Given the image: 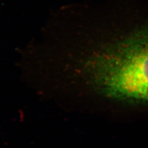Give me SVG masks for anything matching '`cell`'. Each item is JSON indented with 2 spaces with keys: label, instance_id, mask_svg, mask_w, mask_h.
Listing matches in <instances>:
<instances>
[{
  "label": "cell",
  "instance_id": "obj_1",
  "mask_svg": "<svg viewBox=\"0 0 148 148\" xmlns=\"http://www.w3.org/2000/svg\"><path fill=\"white\" fill-rule=\"evenodd\" d=\"M86 66L99 93L119 101L148 103V27L101 49Z\"/></svg>",
  "mask_w": 148,
  "mask_h": 148
}]
</instances>
